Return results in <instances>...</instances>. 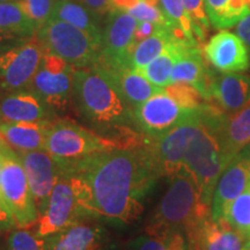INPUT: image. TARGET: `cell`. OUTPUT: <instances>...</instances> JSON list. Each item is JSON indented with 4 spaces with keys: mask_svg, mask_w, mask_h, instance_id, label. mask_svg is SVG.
<instances>
[{
    "mask_svg": "<svg viewBox=\"0 0 250 250\" xmlns=\"http://www.w3.org/2000/svg\"><path fill=\"white\" fill-rule=\"evenodd\" d=\"M210 101L226 114L250 105V77L239 73H214L210 81Z\"/></svg>",
    "mask_w": 250,
    "mask_h": 250,
    "instance_id": "ffe728a7",
    "label": "cell"
},
{
    "mask_svg": "<svg viewBox=\"0 0 250 250\" xmlns=\"http://www.w3.org/2000/svg\"><path fill=\"white\" fill-rule=\"evenodd\" d=\"M36 208L41 214L48 204L56 182L61 176L57 164L45 149L20 154Z\"/></svg>",
    "mask_w": 250,
    "mask_h": 250,
    "instance_id": "2e32d148",
    "label": "cell"
},
{
    "mask_svg": "<svg viewBox=\"0 0 250 250\" xmlns=\"http://www.w3.org/2000/svg\"><path fill=\"white\" fill-rule=\"evenodd\" d=\"M212 71L206 65L201 46L190 44L184 49L174 65L170 83H188L199 90L205 100L210 101V81Z\"/></svg>",
    "mask_w": 250,
    "mask_h": 250,
    "instance_id": "7402d4cb",
    "label": "cell"
},
{
    "mask_svg": "<svg viewBox=\"0 0 250 250\" xmlns=\"http://www.w3.org/2000/svg\"><path fill=\"white\" fill-rule=\"evenodd\" d=\"M160 2L162 12L170 24L174 36L179 40L189 41L198 44L193 35L191 20L187 13L182 0H160Z\"/></svg>",
    "mask_w": 250,
    "mask_h": 250,
    "instance_id": "f546056e",
    "label": "cell"
},
{
    "mask_svg": "<svg viewBox=\"0 0 250 250\" xmlns=\"http://www.w3.org/2000/svg\"><path fill=\"white\" fill-rule=\"evenodd\" d=\"M193 250H243L247 240L225 219L211 215L199 221L187 233Z\"/></svg>",
    "mask_w": 250,
    "mask_h": 250,
    "instance_id": "d6986e66",
    "label": "cell"
},
{
    "mask_svg": "<svg viewBox=\"0 0 250 250\" xmlns=\"http://www.w3.org/2000/svg\"><path fill=\"white\" fill-rule=\"evenodd\" d=\"M224 219L236 232L248 240L250 237V192L246 190L242 195L227 206Z\"/></svg>",
    "mask_w": 250,
    "mask_h": 250,
    "instance_id": "4dcf8cb0",
    "label": "cell"
},
{
    "mask_svg": "<svg viewBox=\"0 0 250 250\" xmlns=\"http://www.w3.org/2000/svg\"><path fill=\"white\" fill-rule=\"evenodd\" d=\"M206 105V104H205ZM204 105V107H205ZM202 109V108H201ZM201 109H187L165 92L156 93L139 107L133 109L136 129L149 138H158L189 120Z\"/></svg>",
    "mask_w": 250,
    "mask_h": 250,
    "instance_id": "8fae6325",
    "label": "cell"
},
{
    "mask_svg": "<svg viewBox=\"0 0 250 250\" xmlns=\"http://www.w3.org/2000/svg\"><path fill=\"white\" fill-rule=\"evenodd\" d=\"M168 180L169 187L149 217L146 234H187L211 215V206L203 202L199 188L189 171L182 169Z\"/></svg>",
    "mask_w": 250,
    "mask_h": 250,
    "instance_id": "277c9868",
    "label": "cell"
},
{
    "mask_svg": "<svg viewBox=\"0 0 250 250\" xmlns=\"http://www.w3.org/2000/svg\"><path fill=\"white\" fill-rule=\"evenodd\" d=\"M7 250H46L45 239L36 235L28 228H15L11 230L6 243Z\"/></svg>",
    "mask_w": 250,
    "mask_h": 250,
    "instance_id": "836d02e7",
    "label": "cell"
},
{
    "mask_svg": "<svg viewBox=\"0 0 250 250\" xmlns=\"http://www.w3.org/2000/svg\"><path fill=\"white\" fill-rule=\"evenodd\" d=\"M74 71L64 59L44 52L29 89L54 111L65 110L72 102Z\"/></svg>",
    "mask_w": 250,
    "mask_h": 250,
    "instance_id": "9c48e42d",
    "label": "cell"
},
{
    "mask_svg": "<svg viewBox=\"0 0 250 250\" xmlns=\"http://www.w3.org/2000/svg\"><path fill=\"white\" fill-rule=\"evenodd\" d=\"M138 20L126 12L112 9L103 26L101 56L99 59L111 64L129 65L136 42L134 31Z\"/></svg>",
    "mask_w": 250,
    "mask_h": 250,
    "instance_id": "4fadbf2b",
    "label": "cell"
},
{
    "mask_svg": "<svg viewBox=\"0 0 250 250\" xmlns=\"http://www.w3.org/2000/svg\"><path fill=\"white\" fill-rule=\"evenodd\" d=\"M229 1L230 0H204L206 13H208L211 26L217 28Z\"/></svg>",
    "mask_w": 250,
    "mask_h": 250,
    "instance_id": "d590c367",
    "label": "cell"
},
{
    "mask_svg": "<svg viewBox=\"0 0 250 250\" xmlns=\"http://www.w3.org/2000/svg\"><path fill=\"white\" fill-rule=\"evenodd\" d=\"M100 15L83 5L80 0H57L51 18L59 19L86 31L101 45L103 24Z\"/></svg>",
    "mask_w": 250,
    "mask_h": 250,
    "instance_id": "cb8c5ba5",
    "label": "cell"
},
{
    "mask_svg": "<svg viewBox=\"0 0 250 250\" xmlns=\"http://www.w3.org/2000/svg\"><path fill=\"white\" fill-rule=\"evenodd\" d=\"M0 191L13 213L18 228H29L40 218L20 154L0 139Z\"/></svg>",
    "mask_w": 250,
    "mask_h": 250,
    "instance_id": "ba28073f",
    "label": "cell"
},
{
    "mask_svg": "<svg viewBox=\"0 0 250 250\" xmlns=\"http://www.w3.org/2000/svg\"><path fill=\"white\" fill-rule=\"evenodd\" d=\"M115 148H123L116 139L93 132L66 118L54 120L46 131L44 149L56 161L62 174H68L90 156Z\"/></svg>",
    "mask_w": 250,
    "mask_h": 250,
    "instance_id": "5b68a950",
    "label": "cell"
},
{
    "mask_svg": "<svg viewBox=\"0 0 250 250\" xmlns=\"http://www.w3.org/2000/svg\"><path fill=\"white\" fill-rule=\"evenodd\" d=\"M46 250H107L109 233L99 225H71L45 237Z\"/></svg>",
    "mask_w": 250,
    "mask_h": 250,
    "instance_id": "44dd1931",
    "label": "cell"
},
{
    "mask_svg": "<svg viewBox=\"0 0 250 250\" xmlns=\"http://www.w3.org/2000/svg\"><path fill=\"white\" fill-rule=\"evenodd\" d=\"M176 39L169 27H161L154 35L140 41L134 46L130 57V66L136 70H142L146 65L160 56L166 48Z\"/></svg>",
    "mask_w": 250,
    "mask_h": 250,
    "instance_id": "4316f807",
    "label": "cell"
},
{
    "mask_svg": "<svg viewBox=\"0 0 250 250\" xmlns=\"http://www.w3.org/2000/svg\"><path fill=\"white\" fill-rule=\"evenodd\" d=\"M0 250H7V247H6V248H4V247L0 246Z\"/></svg>",
    "mask_w": 250,
    "mask_h": 250,
    "instance_id": "f6af8a7d",
    "label": "cell"
},
{
    "mask_svg": "<svg viewBox=\"0 0 250 250\" xmlns=\"http://www.w3.org/2000/svg\"><path fill=\"white\" fill-rule=\"evenodd\" d=\"M51 122H34V123L0 122V139L18 154L44 149L46 131Z\"/></svg>",
    "mask_w": 250,
    "mask_h": 250,
    "instance_id": "603a6c76",
    "label": "cell"
},
{
    "mask_svg": "<svg viewBox=\"0 0 250 250\" xmlns=\"http://www.w3.org/2000/svg\"><path fill=\"white\" fill-rule=\"evenodd\" d=\"M205 107H203L189 120L175 126L169 132L149 140L147 147L154 159L160 176L169 179L183 169L184 155L198 131Z\"/></svg>",
    "mask_w": 250,
    "mask_h": 250,
    "instance_id": "30bf717a",
    "label": "cell"
},
{
    "mask_svg": "<svg viewBox=\"0 0 250 250\" xmlns=\"http://www.w3.org/2000/svg\"><path fill=\"white\" fill-rule=\"evenodd\" d=\"M65 175L83 180L89 219L117 224L140 217L144 198L161 177L147 145L98 153Z\"/></svg>",
    "mask_w": 250,
    "mask_h": 250,
    "instance_id": "6da1fadb",
    "label": "cell"
},
{
    "mask_svg": "<svg viewBox=\"0 0 250 250\" xmlns=\"http://www.w3.org/2000/svg\"><path fill=\"white\" fill-rule=\"evenodd\" d=\"M83 5L100 15H108L114 9L111 0H80Z\"/></svg>",
    "mask_w": 250,
    "mask_h": 250,
    "instance_id": "ab89813d",
    "label": "cell"
},
{
    "mask_svg": "<svg viewBox=\"0 0 250 250\" xmlns=\"http://www.w3.org/2000/svg\"><path fill=\"white\" fill-rule=\"evenodd\" d=\"M85 219H88V215L85 208L83 180L77 175L61 174L48 204L40 214L35 233L37 236L45 239Z\"/></svg>",
    "mask_w": 250,
    "mask_h": 250,
    "instance_id": "8992f818",
    "label": "cell"
},
{
    "mask_svg": "<svg viewBox=\"0 0 250 250\" xmlns=\"http://www.w3.org/2000/svg\"><path fill=\"white\" fill-rule=\"evenodd\" d=\"M0 28L19 36L31 39L39 27L31 20L21 0L0 2Z\"/></svg>",
    "mask_w": 250,
    "mask_h": 250,
    "instance_id": "83f0119b",
    "label": "cell"
},
{
    "mask_svg": "<svg viewBox=\"0 0 250 250\" xmlns=\"http://www.w3.org/2000/svg\"><path fill=\"white\" fill-rule=\"evenodd\" d=\"M165 92L187 109H201L208 103L198 89L188 83H170L165 87Z\"/></svg>",
    "mask_w": 250,
    "mask_h": 250,
    "instance_id": "d6a6232c",
    "label": "cell"
},
{
    "mask_svg": "<svg viewBox=\"0 0 250 250\" xmlns=\"http://www.w3.org/2000/svg\"><path fill=\"white\" fill-rule=\"evenodd\" d=\"M250 182V149L243 148L228 164L215 186L211 203V217L224 219L225 210L248 189Z\"/></svg>",
    "mask_w": 250,
    "mask_h": 250,
    "instance_id": "5bb4252c",
    "label": "cell"
},
{
    "mask_svg": "<svg viewBox=\"0 0 250 250\" xmlns=\"http://www.w3.org/2000/svg\"><path fill=\"white\" fill-rule=\"evenodd\" d=\"M224 114L226 112L214 102H208L201 125L187 149L183 161V169L192 175L203 202L210 206L215 186L233 159L225 149L219 133V122Z\"/></svg>",
    "mask_w": 250,
    "mask_h": 250,
    "instance_id": "3957f363",
    "label": "cell"
},
{
    "mask_svg": "<svg viewBox=\"0 0 250 250\" xmlns=\"http://www.w3.org/2000/svg\"><path fill=\"white\" fill-rule=\"evenodd\" d=\"M219 133L230 158L246 148L250 143V105L234 114H224L219 122Z\"/></svg>",
    "mask_w": 250,
    "mask_h": 250,
    "instance_id": "d4e9b609",
    "label": "cell"
},
{
    "mask_svg": "<svg viewBox=\"0 0 250 250\" xmlns=\"http://www.w3.org/2000/svg\"><path fill=\"white\" fill-rule=\"evenodd\" d=\"M72 102L101 134L116 139L122 147H138L145 136L136 129L133 109L108 78L94 68H76Z\"/></svg>",
    "mask_w": 250,
    "mask_h": 250,
    "instance_id": "7a4b0ae2",
    "label": "cell"
},
{
    "mask_svg": "<svg viewBox=\"0 0 250 250\" xmlns=\"http://www.w3.org/2000/svg\"><path fill=\"white\" fill-rule=\"evenodd\" d=\"M182 1L191 20L195 39L197 43L202 45L211 26L208 13H206L204 0H182Z\"/></svg>",
    "mask_w": 250,
    "mask_h": 250,
    "instance_id": "1f68e13d",
    "label": "cell"
},
{
    "mask_svg": "<svg viewBox=\"0 0 250 250\" xmlns=\"http://www.w3.org/2000/svg\"><path fill=\"white\" fill-rule=\"evenodd\" d=\"M161 27L165 26H160V24L151 22V21H138V26H137L136 31H134V42H136V44L140 41L154 35L156 31L160 30Z\"/></svg>",
    "mask_w": 250,
    "mask_h": 250,
    "instance_id": "74e56055",
    "label": "cell"
},
{
    "mask_svg": "<svg viewBox=\"0 0 250 250\" xmlns=\"http://www.w3.org/2000/svg\"><path fill=\"white\" fill-rule=\"evenodd\" d=\"M140 0H111V5L114 9H118V11H123L129 13L131 8H133Z\"/></svg>",
    "mask_w": 250,
    "mask_h": 250,
    "instance_id": "b9f144b4",
    "label": "cell"
},
{
    "mask_svg": "<svg viewBox=\"0 0 250 250\" xmlns=\"http://www.w3.org/2000/svg\"><path fill=\"white\" fill-rule=\"evenodd\" d=\"M92 68L108 78L132 109L139 107L142 103L164 89L153 85L138 70L129 65L111 64L99 59Z\"/></svg>",
    "mask_w": 250,
    "mask_h": 250,
    "instance_id": "9a60e30c",
    "label": "cell"
},
{
    "mask_svg": "<svg viewBox=\"0 0 250 250\" xmlns=\"http://www.w3.org/2000/svg\"><path fill=\"white\" fill-rule=\"evenodd\" d=\"M125 250H193L187 234L168 232L164 234H145L129 242Z\"/></svg>",
    "mask_w": 250,
    "mask_h": 250,
    "instance_id": "f1b7e54d",
    "label": "cell"
},
{
    "mask_svg": "<svg viewBox=\"0 0 250 250\" xmlns=\"http://www.w3.org/2000/svg\"><path fill=\"white\" fill-rule=\"evenodd\" d=\"M243 250H250V237L246 241L245 247H243Z\"/></svg>",
    "mask_w": 250,
    "mask_h": 250,
    "instance_id": "7bdbcfd3",
    "label": "cell"
},
{
    "mask_svg": "<svg viewBox=\"0 0 250 250\" xmlns=\"http://www.w3.org/2000/svg\"><path fill=\"white\" fill-rule=\"evenodd\" d=\"M54 120L55 111L30 89L2 92L0 95V122L34 123Z\"/></svg>",
    "mask_w": 250,
    "mask_h": 250,
    "instance_id": "ac0fdd59",
    "label": "cell"
},
{
    "mask_svg": "<svg viewBox=\"0 0 250 250\" xmlns=\"http://www.w3.org/2000/svg\"><path fill=\"white\" fill-rule=\"evenodd\" d=\"M235 31L236 35L239 36L247 45L250 46V13L236 24Z\"/></svg>",
    "mask_w": 250,
    "mask_h": 250,
    "instance_id": "60d3db41",
    "label": "cell"
},
{
    "mask_svg": "<svg viewBox=\"0 0 250 250\" xmlns=\"http://www.w3.org/2000/svg\"><path fill=\"white\" fill-rule=\"evenodd\" d=\"M18 228V224L6 203L0 199V232H7Z\"/></svg>",
    "mask_w": 250,
    "mask_h": 250,
    "instance_id": "f35d334b",
    "label": "cell"
},
{
    "mask_svg": "<svg viewBox=\"0 0 250 250\" xmlns=\"http://www.w3.org/2000/svg\"><path fill=\"white\" fill-rule=\"evenodd\" d=\"M195 44L189 41L175 39L160 56H158L154 61H152L148 65L138 70L144 77L148 81H151L153 85L165 88L169 85L171 71L174 65L179 61L181 55L183 54L184 49L188 45ZM198 45V44H195Z\"/></svg>",
    "mask_w": 250,
    "mask_h": 250,
    "instance_id": "484cf974",
    "label": "cell"
},
{
    "mask_svg": "<svg viewBox=\"0 0 250 250\" xmlns=\"http://www.w3.org/2000/svg\"><path fill=\"white\" fill-rule=\"evenodd\" d=\"M1 94H2V90H1V89H0V95H1Z\"/></svg>",
    "mask_w": 250,
    "mask_h": 250,
    "instance_id": "7dc6e473",
    "label": "cell"
},
{
    "mask_svg": "<svg viewBox=\"0 0 250 250\" xmlns=\"http://www.w3.org/2000/svg\"><path fill=\"white\" fill-rule=\"evenodd\" d=\"M0 174H1V162H0ZM0 199H1V201H4V199H2V196H1V191H0Z\"/></svg>",
    "mask_w": 250,
    "mask_h": 250,
    "instance_id": "ee69618b",
    "label": "cell"
},
{
    "mask_svg": "<svg viewBox=\"0 0 250 250\" xmlns=\"http://www.w3.org/2000/svg\"><path fill=\"white\" fill-rule=\"evenodd\" d=\"M35 37L44 52L64 59L76 68L93 67L101 56V45L92 36L59 19L46 21Z\"/></svg>",
    "mask_w": 250,
    "mask_h": 250,
    "instance_id": "52a82bcc",
    "label": "cell"
},
{
    "mask_svg": "<svg viewBox=\"0 0 250 250\" xmlns=\"http://www.w3.org/2000/svg\"><path fill=\"white\" fill-rule=\"evenodd\" d=\"M5 1H12V0H0V2H5Z\"/></svg>",
    "mask_w": 250,
    "mask_h": 250,
    "instance_id": "bcb514c9",
    "label": "cell"
},
{
    "mask_svg": "<svg viewBox=\"0 0 250 250\" xmlns=\"http://www.w3.org/2000/svg\"><path fill=\"white\" fill-rule=\"evenodd\" d=\"M21 2L28 15L40 29L51 19L57 0H21Z\"/></svg>",
    "mask_w": 250,
    "mask_h": 250,
    "instance_id": "e575fe53",
    "label": "cell"
},
{
    "mask_svg": "<svg viewBox=\"0 0 250 250\" xmlns=\"http://www.w3.org/2000/svg\"><path fill=\"white\" fill-rule=\"evenodd\" d=\"M205 59L215 70L235 73L248 70L250 56L247 44L236 34L220 30L204 45Z\"/></svg>",
    "mask_w": 250,
    "mask_h": 250,
    "instance_id": "e0dca14e",
    "label": "cell"
},
{
    "mask_svg": "<svg viewBox=\"0 0 250 250\" xmlns=\"http://www.w3.org/2000/svg\"><path fill=\"white\" fill-rule=\"evenodd\" d=\"M28 37L19 36L17 34L9 33V31H6L0 28V54L7 51V50L15 48V46L22 44V43L27 42Z\"/></svg>",
    "mask_w": 250,
    "mask_h": 250,
    "instance_id": "8d00e7d4",
    "label": "cell"
},
{
    "mask_svg": "<svg viewBox=\"0 0 250 250\" xmlns=\"http://www.w3.org/2000/svg\"><path fill=\"white\" fill-rule=\"evenodd\" d=\"M44 50L35 36L0 54V89L17 92L29 89Z\"/></svg>",
    "mask_w": 250,
    "mask_h": 250,
    "instance_id": "7c38bea8",
    "label": "cell"
}]
</instances>
